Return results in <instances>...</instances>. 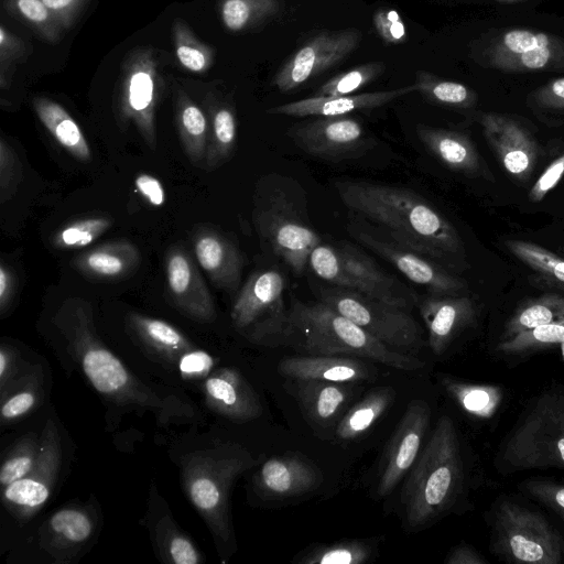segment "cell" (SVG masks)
Listing matches in <instances>:
<instances>
[{"mask_svg": "<svg viewBox=\"0 0 564 564\" xmlns=\"http://www.w3.org/2000/svg\"><path fill=\"white\" fill-rule=\"evenodd\" d=\"M61 466V443L56 424L47 420L41 435L35 465L23 478L4 487L2 499L19 519L35 514L50 498Z\"/></svg>", "mask_w": 564, "mask_h": 564, "instance_id": "obj_16", "label": "cell"}, {"mask_svg": "<svg viewBox=\"0 0 564 564\" xmlns=\"http://www.w3.org/2000/svg\"><path fill=\"white\" fill-rule=\"evenodd\" d=\"M15 289V280L12 271L3 262L0 265V311L6 313L9 308Z\"/></svg>", "mask_w": 564, "mask_h": 564, "instance_id": "obj_60", "label": "cell"}, {"mask_svg": "<svg viewBox=\"0 0 564 564\" xmlns=\"http://www.w3.org/2000/svg\"><path fill=\"white\" fill-rule=\"evenodd\" d=\"M478 65L507 73H564V37L524 28L490 30L470 45Z\"/></svg>", "mask_w": 564, "mask_h": 564, "instance_id": "obj_9", "label": "cell"}, {"mask_svg": "<svg viewBox=\"0 0 564 564\" xmlns=\"http://www.w3.org/2000/svg\"><path fill=\"white\" fill-rule=\"evenodd\" d=\"M162 533L159 538L163 553L169 561L175 564H197L202 561L200 554L189 539L175 530L167 533L166 528L160 525Z\"/></svg>", "mask_w": 564, "mask_h": 564, "instance_id": "obj_51", "label": "cell"}, {"mask_svg": "<svg viewBox=\"0 0 564 564\" xmlns=\"http://www.w3.org/2000/svg\"><path fill=\"white\" fill-rule=\"evenodd\" d=\"M446 564H486L488 561L484 558L473 546L468 544H459L455 546L445 560Z\"/></svg>", "mask_w": 564, "mask_h": 564, "instance_id": "obj_59", "label": "cell"}, {"mask_svg": "<svg viewBox=\"0 0 564 564\" xmlns=\"http://www.w3.org/2000/svg\"><path fill=\"white\" fill-rule=\"evenodd\" d=\"M478 119L485 139L507 173L521 183L530 180L540 154L530 131L507 115L486 112Z\"/></svg>", "mask_w": 564, "mask_h": 564, "instance_id": "obj_19", "label": "cell"}, {"mask_svg": "<svg viewBox=\"0 0 564 564\" xmlns=\"http://www.w3.org/2000/svg\"><path fill=\"white\" fill-rule=\"evenodd\" d=\"M420 314L427 329V343L433 354L443 355L455 337L476 316L470 297L458 295H430L420 305Z\"/></svg>", "mask_w": 564, "mask_h": 564, "instance_id": "obj_21", "label": "cell"}, {"mask_svg": "<svg viewBox=\"0 0 564 564\" xmlns=\"http://www.w3.org/2000/svg\"><path fill=\"white\" fill-rule=\"evenodd\" d=\"M48 530L57 542L78 545L87 541L93 532L90 518L78 509H62L48 520Z\"/></svg>", "mask_w": 564, "mask_h": 564, "instance_id": "obj_46", "label": "cell"}, {"mask_svg": "<svg viewBox=\"0 0 564 564\" xmlns=\"http://www.w3.org/2000/svg\"><path fill=\"white\" fill-rule=\"evenodd\" d=\"M66 307L63 332L85 376L100 394L123 405L176 413L183 405L177 399L163 398L143 384L96 338L86 303L70 302Z\"/></svg>", "mask_w": 564, "mask_h": 564, "instance_id": "obj_2", "label": "cell"}, {"mask_svg": "<svg viewBox=\"0 0 564 564\" xmlns=\"http://www.w3.org/2000/svg\"><path fill=\"white\" fill-rule=\"evenodd\" d=\"M319 300L393 349L423 346V330L409 310L335 285L322 290Z\"/></svg>", "mask_w": 564, "mask_h": 564, "instance_id": "obj_12", "label": "cell"}, {"mask_svg": "<svg viewBox=\"0 0 564 564\" xmlns=\"http://www.w3.org/2000/svg\"><path fill=\"white\" fill-rule=\"evenodd\" d=\"M308 264L317 276L332 285L354 290L389 304L410 310L417 303L416 294L389 275L355 246L319 243L311 253Z\"/></svg>", "mask_w": 564, "mask_h": 564, "instance_id": "obj_10", "label": "cell"}, {"mask_svg": "<svg viewBox=\"0 0 564 564\" xmlns=\"http://www.w3.org/2000/svg\"><path fill=\"white\" fill-rule=\"evenodd\" d=\"M215 364L214 358L206 351L192 348L178 359V370L184 379H202L207 376Z\"/></svg>", "mask_w": 564, "mask_h": 564, "instance_id": "obj_54", "label": "cell"}, {"mask_svg": "<svg viewBox=\"0 0 564 564\" xmlns=\"http://www.w3.org/2000/svg\"><path fill=\"white\" fill-rule=\"evenodd\" d=\"M346 207L384 227L391 239L447 270L466 268L463 240L453 224L416 193L366 181H337Z\"/></svg>", "mask_w": 564, "mask_h": 564, "instance_id": "obj_1", "label": "cell"}, {"mask_svg": "<svg viewBox=\"0 0 564 564\" xmlns=\"http://www.w3.org/2000/svg\"><path fill=\"white\" fill-rule=\"evenodd\" d=\"M37 401V394L33 386L23 388L22 390L10 395L3 401L1 406V419L3 422L13 421L26 414L34 408Z\"/></svg>", "mask_w": 564, "mask_h": 564, "instance_id": "obj_56", "label": "cell"}, {"mask_svg": "<svg viewBox=\"0 0 564 564\" xmlns=\"http://www.w3.org/2000/svg\"><path fill=\"white\" fill-rule=\"evenodd\" d=\"M361 40L357 30L322 32L302 45L280 67L272 84L281 91L294 90L314 76L338 64Z\"/></svg>", "mask_w": 564, "mask_h": 564, "instance_id": "obj_15", "label": "cell"}, {"mask_svg": "<svg viewBox=\"0 0 564 564\" xmlns=\"http://www.w3.org/2000/svg\"><path fill=\"white\" fill-rule=\"evenodd\" d=\"M564 322V296L544 294L521 304L505 326L501 339L540 325Z\"/></svg>", "mask_w": 564, "mask_h": 564, "instance_id": "obj_35", "label": "cell"}, {"mask_svg": "<svg viewBox=\"0 0 564 564\" xmlns=\"http://www.w3.org/2000/svg\"><path fill=\"white\" fill-rule=\"evenodd\" d=\"M237 123L234 110L226 105L218 106L213 112L210 141L207 145V164L217 166L226 161L234 151Z\"/></svg>", "mask_w": 564, "mask_h": 564, "instance_id": "obj_42", "label": "cell"}, {"mask_svg": "<svg viewBox=\"0 0 564 564\" xmlns=\"http://www.w3.org/2000/svg\"><path fill=\"white\" fill-rule=\"evenodd\" d=\"M416 134L425 149L449 170L469 177L495 178L467 134L425 124L416 126Z\"/></svg>", "mask_w": 564, "mask_h": 564, "instance_id": "obj_23", "label": "cell"}, {"mask_svg": "<svg viewBox=\"0 0 564 564\" xmlns=\"http://www.w3.org/2000/svg\"><path fill=\"white\" fill-rule=\"evenodd\" d=\"M12 351L10 350V348L2 346L0 350V388L2 393L4 392L7 383H9V380L12 376Z\"/></svg>", "mask_w": 564, "mask_h": 564, "instance_id": "obj_61", "label": "cell"}, {"mask_svg": "<svg viewBox=\"0 0 564 564\" xmlns=\"http://www.w3.org/2000/svg\"><path fill=\"white\" fill-rule=\"evenodd\" d=\"M197 262L218 286L234 291L240 283L243 259L236 246L223 235L202 230L194 239Z\"/></svg>", "mask_w": 564, "mask_h": 564, "instance_id": "obj_28", "label": "cell"}, {"mask_svg": "<svg viewBox=\"0 0 564 564\" xmlns=\"http://www.w3.org/2000/svg\"><path fill=\"white\" fill-rule=\"evenodd\" d=\"M26 54V44L0 25V87L7 89L11 85L12 76L18 63Z\"/></svg>", "mask_w": 564, "mask_h": 564, "instance_id": "obj_48", "label": "cell"}, {"mask_svg": "<svg viewBox=\"0 0 564 564\" xmlns=\"http://www.w3.org/2000/svg\"><path fill=\"white\" fill-rule=\"evenodd\" d=\"M414 84L425 99L436 105L468 109L477 102V95L469 87L440 78L429 72H419Z\"/></svg>", "mask_w": 564, "mask_h": 564, "instance_id": "obj_38", "label": "cell"}, {"mask_svg": "<svg viewBox=\"0 0 564 564\" xmlns=\"http://www.w3.org/2000/svg\"><path fill=\"white\" fill-rule=\"evenodd\" d=\"M528 105L540 116L564 115V77L554 78L533 90Z\"/></svg>", "mask_w": 564, "mask_h": 564, "instance_id": "obj_49", "label": "cell"}, {"mask_svg": "<svg viewBox=\"0 0 564 564\" xmlns=\"http://www.w3.org/2000/svg\"><path fill=\"white\" fill-rule=\"evenodd\" d=\"M417 91L416 85L392 90L365 93L358 95L313 96L311 98L275 106L268 110L271 115L292 117H332L345 116L352 111L381 107L410 93Z\"/></svg>", "mask_w": 564, "mask_h": 564, "instance_id": "obj_26", "label": "cell"}, {"mask_svg": "<svg viewBox=\"0 0 564 564\" xmlns=\"http://www.w3.org/2000/svg\"><path fill=\"white\" fill-rule=\"evenodd\" d=\"M6 10L21 20L48 42H57L63 26L42 0H4Z\"/></svg>", "mask_w": 564, "mask_h": 564, "instance_id": "obj_41", "label": "cell"}, {"mask_svg": "<svg viewBox=\"0 0 564 564\" xmlns=\"http://www.w3.org/2000/svg\"><path fill=\"white\" fill-rule=\"evenodd\" d=\"M495 1H499V2H518V1H522V0H495Z\"/></svg>", "mask_w": 564, "mask_h": 564, "instance_id": "obj_62", "label": "cell"}, {"mask_svg": "<svg viewBox=\"0 0 564 564\" xmlns=\"http://www.w3.org/2000/svg\"><path fill=\"white\" fill-rule=\"evenodd\" d=\"M41 438L34 434L21 437L4 459L0 469V484L4 488L26 476L36 463Z\"/></svg>", "mask_w": 564, "mask_h": 564, "instance_id": "obj_44", "label": "cell"}, {"mask_svg": "<svg viewBox=\"0 0 564 564\" xmlns=\"http://www.w3.org/2000/svg\"><path fill=\"white\" fill-rule=\"evenodd\" d=\"M564 176V151L553 160L543 173L539 176L535 183L530 188L528 194L529 199L532 202L542 200Z\"/></svg>", "mask_w": 564, "mask_h": 564, "instance_id": "obj_55", "label": "cell"}, {"mask_svg": "<svg viewBox=\"0 0 564 564\" xmlns=\"http://www.w3.org/2000/svg\"><path fill=\"white\" fill-rule=\"evenodd\" d=\"M175 120L186 155L194 164L199 163L207 153V121L203 111L183 91L177 95Z\"/></svg>", "mask_w": 564, "mask_h": 564, "instance_id": "obj_33", "label": "cell"}, {"mask_svg": "<svg viewBox=\"0 0 564 564\" xmlns=\"http://www.w3.org/2000/svg\"><path fill=\"white\" fill-rule=\"evenodd\" d=\"M257 464L246 449L239 446L217 452L194 453L183 467L186 494L207 522L210 531L221 542L231 539L229 517V490L234 480Z\"/></svg>", "mask_w": 564, "mask_h": 564, "instance_id": "obj_6", "label": "cell"}, {"mask_svg": "<svg viewBox=\"0 0 564 564\" xmlns=\"http://www.w3.org/2000/svg\"><path fill=\"white\" fill-rule=\"evenodd\" d=\"M294 395L308 422L317 427H328L339 421L355 394L354 383L330 382L315 379H290Z\"/></svg>", "mask_w": 564, "mask_h": 564, "instance_id": "obj_27", "label": "cell"}, {"mask_svg": "<svg viewBox=\"0 0 564 564\" xmlns=\"http://www.w3.org/2000/svg\"><path fill=\"white\" fill-rule=\"evenodd\" d=\"M498 458L507 471L564 470V387L553 384L534 400L506 440Z\"/></svg>", "mask_w": 564, "mask_h": 564, "instance_id": "obj_5", "label": "cell"}, {"mask_svg": "<svg viewBox=\"0 0 564 564\" xmlns=\"http://www.w3.org/2000/svg\"><path fill=\"white\" fill-rule=\"evenodd\" d=\"M289 135L304 152L324 160L356 156L368 145L361 123L347 115L319 117L296 124Z\"/></svg>", "mask_w": 564, "mask_h": 564, "instance_id": "obj_18", "label": "cell"}, {"mask_svg": "<svg viewBox=\"0 0 564 564\" xmlns=\"http://www.w3.org/2000/svg\"><path fill=\"white\" fill-rule=\"evenodd\" d=\"M295 337L310 355L365 358L388 367L415 371L424 362L393 349L323 302L293 301L290 307Z\"/></svg>", "mask_w": 564, "mask_h": 564, "instance_id": "obj_4", "label": "cell"}, {"mask_svg": "<svg viewBox=\"0 0 564 564\" xmlns=\"http://www.w3.org/2000/svg\"><path fill=\"white\" fill-rule=\"evenodd\" d=\"M169 295L175 306L188 317L209 323L216 317L214 300L191 256L174 247L165 260Z\"/></svg>", "mask_w": 564, "mask_h": 564, "instance_id": "obj_20", "label": "cell"}, {"mask_svg": "<svg viewBox=\"0 0 564 564\" xmlns=\"http://www.w3.org/2000/svg\"><path fill=\"white\" fill-rule=\"evenodd\" d=\"M375 544L366 540H346L315 545L300 553V564H362L375 556Z\"/></svg>", "mask_w": 564, "mask_h": 564, "instance_id": "obj_36", "label": "cell"}, {"mask_svg": "<svg viewBox=\"0 0 564 564\" xmlns=\"http://www.w3.org/2000/svg\"><path fill=\"white\" fill-rule=\"evenodd\" d=\"M118 106L122 120H131L151 149L155 148V109L161 78L158 62L150 48L129 53L120 74Z\"/></svg>", "mask_w": 564, "mask_h": 564, "instance_id": "obj_13", "label": "cell"}, {"mask_svg": "<svg viewBox=\"0 0 564 564\" xmlns=\"http://www.w3.org/2000/svg\"><path fill=\"white\" fill-rule=\"evenodd\" d=\"M139 262V250L128 240L100 245L75 259L79 272L98 280L126 278L137 269Z\"/></svg>", "mask_w": 564, "mask_h": 564, "instance_id": "obj_29", "label": "cell"}, {"mask_svg": "<svg viewBox=\"0 0 564 564\" xmlns=\"http://www.w3.org/2000/svg\"><path fill=\"white\" fill-rule=\"evenodd\" d=\"M397 393L391 387H378L355 403L337 422L335 436L349 442L365 435L391 406Z\"/></svg>", "mask_w": 564, "mask_h": 564, "instance_id": "obj_31", "label": "cell"}, {"mask_svg": "<svg viewBox=\"0 0 564 564\" xmlns=\"http://www.w3.org/2000/svg\"><path fill=\"white\" fill-rule=\"evenodd\" d=\"M282 10V0H221L219 13L224 25L242 31L272 18Z\"/></svg>", "mask_w": 564, "mask_h": 564, "instance_id": "obj_37", "label": "cell"}, {"mask_svg": "<svg viewBox=\"0 0 564 564\" xmlns=\"http://www.w3.org/2000/svg\"><path fill=\"white\" fill-rule=\"evenodd\" d=\"M64 30L73 26L89 0H42Z\"/></svg>", "mask_w": 564, "mask_h": 564, "instance_id": "obj_57", "label": "cell"}, {"mask_svg": "<svg viewBox=\"0 0 564 564\" xmlns=\"http://www.w3.org/2000/svg\"><path fill=\"white\" fill-rule=\"evenodd\" d=\"M431 409L424 400H412L401 417L382 458L377 495L387 497L413 467L429 431Z\"/></svg>", "mask_w": 564, "mask_h": 564, "instance_id": "obj_17", "label": "cell"}, {"mask_svg": "<svg viewBox=\"0 0 564 564\" xmlns=\"http://www.w3.org/2000/svg\"><path fill=\"white\" fill-rule=\"evenodd\" d=\"M384 70L381 63H367L338 74L323 84L314 96H345L368 85Z\"/></svg>", "mask_w": 564, "mask_h": 564, "instance_id": "obj_47", "label": "cell"}, {"mask_svg": "<svg viewBox=\"0 0 564 564\" xmlns=\"http://www.w3.org/2000/svg\"><path fill=\"white\" fill-rule=\"evenodd\" d=\"M278 372L289 379H315L340 383H359L373 378V368L358 357L308 355L283 357Z\"/></svg>", "mask_w": 564, "mask_h": 564, "instance_id": "obj_25", "label": "cell"}, {"mask_svg": "<svg viewBox=\"0 0 564 564\" xmlns=\"http://www.w3.org/2000/svg\"><path fill=\"white\" fill-rule=\"evenodd\" d=\"M322 482L319 470L296 455L274 456L257 473L259 492L269 499H282L315 490Z\"/></svg>", "mask_w": 564, "mask_h": 564, "instance_id": "obj_24", "label": "cell"}, {"mask_svg": "<svg viewBox=\"0 0 564 564\" xmlns=\"http://www.w3.org/2000/svg\"><path fill=\"white\" fill-rule=\"evenodd\" d=\"M111 224L112 221L105 216L80 218L58 230L52 243L62 249L83 248L106 232Z\"/></svg>", "mask_w": 564, "mask_h": 564, "instance_id": "obj_45", "label": "cell"}, {"mask_svg": "<svg viewBox=\"0 0 564 564\" xmlns=\"http://www.w3.org/2000/svg\"><path fill=\"white\" fill-rule=\"evenodd\" d=\"M22 165L12 147L0 140V202L10 199L21 182Z\"/></svg>", "mask_w": 564, "mask_h": 564, "instance_id": "obj_50", "label": "cell"}, {"mask_svg": "<svg viewBox=\"0 0 564 564\" xmlns=\"http://www.w3.org/2000/svg\"><path fill=\"white\" fill-rule=\"evenodd\" d=\"M558 344H564V322L540 325L503 338L496 350L506 355H518Z\"/></svg>", "mask_w": 564, "mask_h": 564, "instance_id": "obj_43", "label": "cell"}, {"mask_svg": "<svg viewBox=\"0 0 564 564\" xmlns=\"http://www.w3.org/2000/svg\"><path fill=\"white\" fill-rule=\"evenodd\" d=\"M34 110L52 137L78 161L91 159V151L82 129L59 104L46 98L33 99Z\"/></svg>", "mask_w": 564, "mask_h": 564, "instance_id": "obj_30", "label": "cell"}, {"mask_svg": "<svg viewBox=\"0 0 564 564\" xmlns=\"http://www.w3.org/2000/svg\"><path fill=\"white\" fill-rule=\"evenodd\" d=\"M441 382L465 412L477 417L492 416L502 401V390L496 386L464 382L447 376Z\"/></svg>", "mask_w": 564, "mask_h": 564, "instance_id": "obj_34", "label": "cell"}, {"mask_svg": "<svg viewBox=\"0 0 564 564\" xmlns=\"http://www.w3.org/2000/svg\"><path fill=\"white\" fill-rule=\"evenodd\" d=\"M373 24L378 34L387 43L399 44L406 39L405 25L393 9L378 10L373 15Z\"/></svg>", "mask_w": 564, "mask_h": 564, "instance_id": "obj_53", "label": "cell"}, {"mask_svg": "<svg viewBox=\"0 0 564 564\" xmlns=\"http://www.w3.org/2000/svg\"><path fill=\"white\" fill-rule=\"evenodd\" d=\"M490 551L510 563L560 564L564 538L540 512L503 499L495 508Z\"/></svg>", "mask_w": 564, "mask_h": 564, "instance_id": "obj_8", "label": "cell"}, {"mask_svg": "<svg viewBox=\"0 0 564 564\" xmlns=\"http://www.w3.org/2000/svg\"><path fill=\"white\" fill-rule=\"evenodd\" d=\"M349 231L361 245L393 264L410 281L424 286L431 295H458L467 288L463 280L449 273L440 263L403 247L393 239L381 238L376 232L354 224Z\"/></svg>", "mask_w": 564, "mask_h": 564, "instance_id": "obj_14", "label": "cell"}, {"mask_svg": "<svg viewBox=\"0 0 564 564\" xmlns=\"http://www.w3.org/2000/svg\"><path fill=\"white\" fill-rule=\"evenodd\" d=\"M522 489L544 506L553 510L564 521V485L550 480H528Z\"/></svg>", "mask_w": 564, "mask_h": 564, "instance_id": "obj_52", "label": "cell"}, {"mask_svg": "<svg viewBox=\"0 0 564 564\" xmlns=\"http://www.w3.org/2000/svg\"><path fill=\"white\" fill-rule=\"evenodd\" d=\"M283 180H273V189L264 196L256 212L260 235L295 273H302L321 237L307 221L304 207L283 187Z\"/></svg>", "mask_w": 564, "mask_h": 564, "instance_id": "obj_11", "label": "cell"}, {"mask_svg": "<svg viewBox=\"0 0 564 564\" xmlns=\"http://www.w3.org/2000/svg\"><path fill=\"white\" fill-rule=\"evenodd\" d=\"M138 192L148 200L149 204L160 207L165 202L164 188L156 177L141 173L134 180Z\"/></svg>", "mask_w": 564, "mask_h": 564, "instance_id": "obj_58", "label": "cell"}, {"mask_svg": "<svg viewBox=\"0 0 564 564\" xmlns=\"http://www.w3.org/2000/svg\"><path fill=\"white\" fill-rule=\"evenodd\" d=\"M508 250L545 279L564 289V259L550 250L524 240H506Z\"/></svg>", "mask_w": 564, "mask_h": 564, "instance_id": "obj_39", "label": "cell"}, {"mask_svg": "<svg viewBox=\"0 0 564 564\" xmlns=\"http://www.w3.org/2000/svg\"><path fill=\"white\" fill-rule=\"evenodd\" d=\"M129 323L149 349L167 360L178 361L185 351L194 348L177 328L164 321L131 313Z\"/></svg>", "mask_w": 564, "mask_h": 564, "instance_id": "obj_32", "label": "cell"}, {"mask_svg": "<svg viewBox=\"0 0 564 564\" xmlns=\"http://www.w3.org/2000/svg\"><path fill=\"white\" fill-rule=\"evenodd\" d=\"M462 478L457 432L452 419L442 415L403 489L409 528H423L442 516L453 503Z\"/></svg>", "mask_w": 564, "mask_h": 564, "instance_id": "obj_3", "label": "cell"}, {"mask_svg": "<svg viewBox=\"0 0 564 564\" xmlns=\"http://www.w3.org/2000/svg\"><path fill=\"white\" fill-rule=\"evenodd\" d=\"M205 401L216 413L236 421H250L262 413L260 399L235 368L214 371L204 383Z\"/></svg>", "mask_w": 564, "mask_h": 564, "instance_id": "obj_22", "label": "cell"}, {"mask_svg": "<svg viewBox=\"0 0 564 564\" xmlns=\"http://www.w3.org/2000/svg\"><path fill=\"white\" fill-rule=\"evenodd\" d=\"M175 55L181 65L194 73H204L214 63V50L200 42L182 20L173 22Z\"/></svg>", "mask_w": 564, "mask_h": 564, "instance_id": "obj_40", "label": "cell"}, {"mask_svg": "<svg viewBox=\"0 0 564 564\" xmlns=\"http://www.w3.org/2000/svg\"><path fill=\"white\" fill-rule=\"evenodd\" d=\"M285 279L279 270L252 273L231 308L235 328L258 345H286L294 339L295 330L285 304Z\"/></svg>", "mask_w": 564, "mask_h": 564, "instance_id": "obj_7", "label": "cell"}]
</instances>
